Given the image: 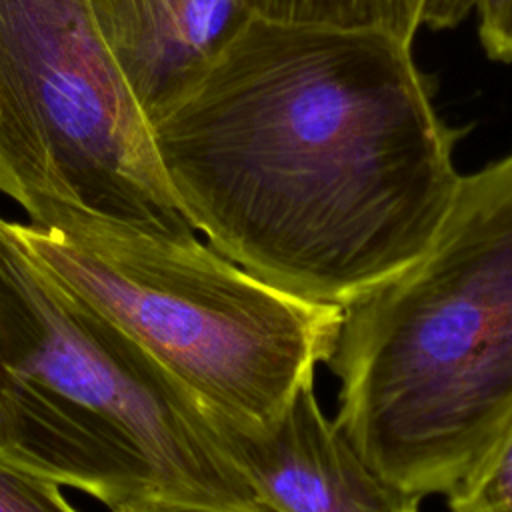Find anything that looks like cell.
<instances>
[{"label": "cell", "instance_id": "6da1fadb", "mask_svg": "<svg viewBox=\"0 0 512 512\" xmlns=\"http://www.w3.org/2000/svg\"><path fill=\"white\" fill-rule=\"evenodd\" d=\"M196 232L258 280L344 308L412 264L456 192V142L412 42L254 12L150 122Z\"/></svg>", "mask_w": 512, "mask_h": 512}, {"label": "cell", "instance_id": "7a4b0ae2", "mask_svg": "<svg viewBox=\"0 0 512 512\" xmlns=\"http://www.w3.org/2000/svg\"><path fill=\"white\" fill-rule=\"evenodd\" d=\"M336 424L410 494H448L512 426V152L460 176L428 248L342 308Z\"/></svg>", "mask_w": 512, "mask_h": 512}, {"label": "cell", "instance_id": "3957f363", "mask_svg": "<svg viewBox=\"0 0 512 512\" xmlns=\"http://www.w3.org/2000/svg\"><path fill=\"white\" fill-rule=\"evenodd\" d=\"M0 460L110 512L152 500L274 512L230 458L214 408L40 266L2 216Z\"/></svg>", "mask_w": 512, "mask_h": 512}, {"label": "cell", "instance_id": "277c9868", "mask_svg": "<svg viewBox=\"0 0 512 512\" xmlns=\"http://www.w3.org/2000/svg\"><path fill=\"white\" fill-rule=\"evenodd\" d=\"M14 224L40 266L226 416L270 420L332 356L342 308L290 296L198 236Z\"/></svg>", "mask_w": 512, "mask_h": 512}, {"label": "cell", "instance_id": "5b68a950", "mask_svg": "<svg viewBox=\"0 0 512 512\" xmlns=\"http://www.w3.org/2000/svg\"><path fill=\"white\" fill-rule=\"evenodd\" d=\"M0 192L44 228L196 236L90 0H0Z\"/></svg>", "mask_w": 512, "mask_h": 512}, {"label": "cell", "instance_id": "8992f818", "mask_svg": "<svg viewBox=\"0 0 512 512\" xmlns=\"http://www.w3.org/2000/svg\"><path fill=\"white\" fill-rule=\"evenodd\" d=\"M222 442L274 512H420L422 496L380 474L302 386L270 420L214 410Z\"/></svg>", "mask_w": 512, "mask_h": 512}, {"label": "cell", "instance_id": "52a82bcc", "mask_svg": "<svg viewBox=\"0 0 512 512\" xmlns=\"http://www.w3.org/2000/svg\"><path fill=\"white\" fill-rule=\"evenodd\" d=\"M90 8L148 122L212 64L256 12L254 0H90Z\"/></svg>", "mask_w": 512, "mask_h": 512}, {"label": "cell", "instance_id": "ba28073f", "mask_svg": "<svg viewBox=\"0 0 512 512\" xmlns=\"http://www.w3.org/2000/svg\"><path fill=\"white\" fill-rule=\"evenodd\" d=\"M424 4L426 0H254V10L276 20L380 30L412 42Z\"/></svg>", "mask_w": 512, "mask_h": 512}, {"label": "cell", "instance_id": "9c48e42d", "mask_svg": "<svg viewBox=\"0 0 512 512\" xmlns=\"http://www.w3.org/2000/svg\"><path fill=\"white\" fill-rule=\"evenodd\" d=\"M478 20L480 44L488 58L512 62V0H426L420 26L450 30L468 16Z\"/></svg>", "mask_w": 512, "mask_h": 512}, {"label": "cell", "instance_id": "30bf717a", "mask_svg": "<svg viewBox=\"0 0 512 512\" xmlns=\"http://www.w3.org/2000/svg\"><path fill=\"white\" fill-rule=\"evenodd\" d=\"M448 496L450 512H512V426Z\"/></svg>", "mask_w": 512, "mask_h": 512}, {"label": "cell", "instance_id": "8fae6325", "mask_svg": "<svg viewBox=\"0 0 512 512\" xmlns=\"http://www.w3.org/2000/svg\"><path fill=\"white\" fill-rule=\"evenodd\" d=\"M0 512H80L54 480L0 460Z\"/></svg>", "mask_w": 512, "mask_h": 512}, {"label": "cell", "instance_id": "7c38bea8", "mask_svg": "<svg viewBox=\"0 0 512 512\" xmlns=\"http://www.w3.org/2000/svg\"><path fill=\"white\" fill-rule=\"evenodd\" d=\"M126 512H230L222 508H210V506H198V504H182V502H164V500H152L138 504Z\"/></svg>", "mask_w": 512, "mask_h": 512}]
</instances>
